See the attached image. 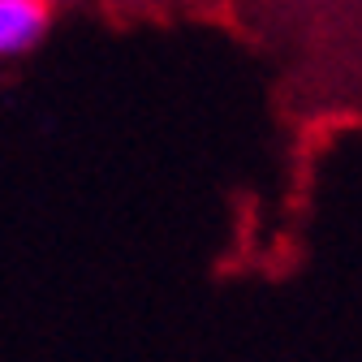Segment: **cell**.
I'll use <instances>...</instances> for the list:
<instances>
[{"label": "cell", "instance_id": "obj_1", "mask_svg": "<svg viewBox=\"0 0 362 362\" xmlns=\"http://www.w3.org/2000/svg\"><path fill=\"white\" fill-rule=\"evenodd\" d=\"M48 5L43 0H0V57H18L43 39Z\"/></svg>", "mask_w": 362, "mask_h": 362}]
</instances>
